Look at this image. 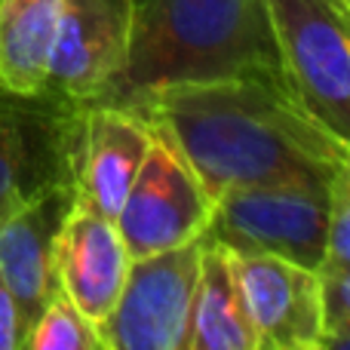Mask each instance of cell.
I'll return each mask as SVG.
<instances>
[{"instance_id": "cell-1", "label": "cell", "mask_w": 350, "mask_h": 350, "mask_svg": "<svg viewBox=\"0 0 350 350\" xmlns=\"http://www.w3.org/2000/svg\"><path fill=\"white\" fill-rule=\"evenodd\" d=\"M135 114L187 160L212 200L249 185L332 187L350 170V145L283 83L234 77L166 86Z\"/></svg>"}, {"instance_id": "cell-2", "label": "cell", "mask_w": 350, "mask_h": 350, "mask_svg": "<svg viewBox=\"0 0 350 350\" xmlns=\"http://www.w3.org/2000/svg\"><path fill=\"white\" fill-rule=\"evenodd\" d=\"M234 77L289 86L265 0H133L126 55L83 108L139 111L166 86Z\"/></svg>"}, {"instance_id": "cell-3", "label": "cell", "mask_w": 350, "mask_h": 350, "mask_svg": "<svg viewBox=\"0 0 350 350\" xmlns=\"http://www.w3.org/2000/svg\"><path fill=\"white\" fill-rule=\"evenodd\" d=\"M329 209L332 187H228L212 200L200 240L228 249L230 255H273L320 271L326 261Z\"/></svg>"}, {"instance_id": "cell-4", "label": "cell", "mask_w": 350, "mask_h": 350, "mask_svg": "<svg viewBox=\"0 0 350 350\" xmlns=\"http://www.w3.org/2000/svg\"><path fill=\"white\" fill-rule=\"evenodd\" d=\"M83 105L0 83V224L53 187H77Z\"/></svg>"}, {"instance_id": "cell-5", "label": "cell", "mask_w": 350, "mask_h": 350, "mask_svg": "<svg viewBox=\"0 0 350 350\" xmlns=\"http://www.w3.org/2000/svg\"><path fill=\"white\" fill-rule=\"evenodd\" d=\"M298 102L350 145V0H265Z\"/></svg>"}, {"instance_id": "cell-6", "label": "cell", "mask_w": 350, "mask_h": 350, "mask_svg": "<svg viewBox=\"0 0 350 350\" xmlns=\"http://www.w3.org/2000/svg\"><path fill=\"white\" fill-rule=\"evenodd\" d=\"M200 271V237L129 261L111 314L98 323L108 350H187V326Z\"/></svg>"}, {"instance_id": "cell-7", "label": "cell", "mask_w": 350, "mask_h": 350, "mask_svg": "<svg viewBox=\"0 0 350 350\" xmlns=\"http://www.w3.org/2000/svg\"><path fill=\"white\" fill-rule=\"evenodd\" d=\"M212 197L187 160L154 129L151 148L114 224L129 258L185 246L203 234Z\"/></svg>"}, {"instance_id": "cell-8", "label": "cell", "mask_w": 350, "mask_h": 350, "mask_svg": "<svg viewBox=\"0 0 350 350\" xmlns=\"http://www.w3.org/2000/svg\"><path fill=\"white\" fill-rule=\"evenodd\" d=\"M133 0H62L43 92L86 105L117 74L129 46Z\"/></svg>"}, {"instance_id": "cell-9", "label": "cell", "mask_w": 350, "mask_h": 350, "mask_svg": "<svg viewBox=\"0 0 350 350\" xmlns=\"http://www.w3.org/2000/svg\"><path fill=\"white\" fill-rule=\"evenodd\" d=\"M258 350H323L320 273L273 255H230Z\"/></svg>"}, {"instance_id": "cell-10", "label": "cell", "mask_w": 350, "mask_h": 350, "mask_svg": "<svg viewBox=\"0 0 350 350\" xmlns=\"http://www.w3.org/2000/svg\"><path fill=\"white\" fill-rule=\"evenodd\" d=\"M74 203L77 187H53L0 224V277L16 301L22 341L59 292L55 240Z\"/></svg>"}, {"instance_id": "cell-11", "label": "cell", "mask_w": 350, "mask_h": 350, "mask_svg": "<svg viewBox=\"0 0 350 350\" xmlns=\"http://www.w3.org/2000/svg\"><path fill=\"white\" fill-rule=\"evenodd\" d=\"M129 261L117 224L74 203L55 240V273L59 292L96 326L114 308Z\"/></svg>"}, {"instance_id": "cell-12", "label": "cell", "mask_w": 350, "mask_h": 350, "mask_svg": "<svg viewBox=\"0 0 350 350\" xmlns=\"http://www.w3.org/2000/svg\"><path fill=\"white\" fill-rule=\"evenodd\" d=\"M83 111L77 203L114 221L145 163L154 129L135 111L114 108V105H96Z\"/></svg>"}, {"instance_id": "cell-13", "label": "cell", "mask_w": 350, "mask_h": 350, "mask_svg": "<svg viewBox=\"0 0 350 350\" xmlns=\"http://www.w3.org/2000/svg\"><path fill=\"white\" fill-rule=\"evenodd\" d=\"M187 350H258L228 249L200 240V271L187 326Z\"/></svg>"}, {"instance_id": "cell-14", "label": "cell", "mask_w": 350, "mask_h": 350, "mask_svg": "<svg viewBox=\"0 0 350 350\" xmlns=\"http://www.w3.org/2000/svg\"><path fill=\"white\" fill-rule=\"evenodd\" d=\"M62 0H0V83L43 92Z\"/></svg>"}, {"instance_id": "cell-15", "label": "cell", "mask_w": 350, "mask_h": 350, "mask_svg": "<svg viewBox=\"0 0 350 350\" xmlns=\"http://www.w3.org/2000/svg\"><path fill=\"white\" fill-rule=\"evenodd\" d=\"M22 350H105V345L96 323L80 314L62 292H55V298L28 329Z\"/></svg>"}, {"instance_id": "cell-16", "label": "cell", "mask_w": 350, "mask_h": 350, "mask_svg": "<svg viewBox=\"0 0 350 350\" xmlns=\"http://www.w3.org/2000/svg\"><path fill=\"white\" fill-rule=\"evenodd\" d=\"M320 310H323V350H345L350 345V267L320 271Z\"/></svg>"}, {"instance_id": "cell-17", "label": "cell", "mask_w": 350, "mask_h": 350, "mask_svg": "<svg viewBox=\"0 0 350 350\" xmlns=\"http://www.w3.org/2000/svg\"><path fill=\"white\" fill-rule=\"evenodd\" d=\"M326 267H350V170L332 185V209H329L326 234Z\"/></svg>"}, {"instance_id": "cell-18", "label": "cell", "mask_w": 350, "mask_h": 350, "mask_svg": "<svg viewBox=\"0 0 350 350\" xmlns=\"http://www.w3.org/2000/svg\"><path fill=\"white\" fill-rule=\"evenodd\" d=\"M0 350H22V329H18V310L0 277Z\"/></svg>"}]
</instances>
